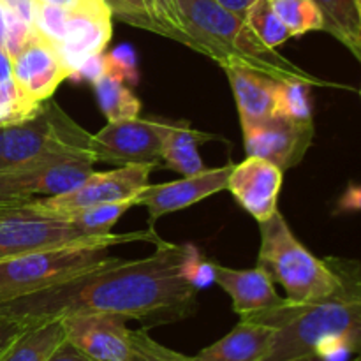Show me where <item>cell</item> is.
<instances>
[{"label":"cell","instance_id":"6da1fadb","mask_svg":"<svg viewBox=\"0 0 361 361\" xmlns=\"http://www.w3.org/2000/svg\"><path fill=\"white\" fill-rule=\"evenodd\" d=\"M152 256L109 257L62 282L0 305V316L25 326L73 314H115L147 326L173 323L196 309L197 289L212 279L210 261L192 243L159 240Z\"/></svg>","mask_w":361,"mask_h":361},{"label":"cell","instance_id":"7a4b0ae2","mask_svg":"<svg viewBox=\"0 0 361 361\" xmlns=\"http://www.w3.org/2000/svg\"><path fill=\"white\" fill-rule=\"evenodd\" d=\"M341 279L337 291L310 303H291L240 319L275 330L264 361L317 356L324 361H351L361 355V261L326 257Z\"/></svg>","mask_w":361,"mask_h":361},{"label":"cell","instance_id":"3957f363","mask_svg":"<svg viewBox=\"0 0 361 361\" xmlns=\"http://www.w3.org/2000/svg\"><path fill=\"white\" fill-rule=\"evenodd\" d=\"M183 30L190 48L210 56L221 67L238 66L275 80L326 85L282 56L279 49L264 46L247 21L215 0H178Z\"/></svg>","mask_w":361,"mask_h":361},{"label":"cell","instance_id":"277c9868","mask_svg":"<svg viewBox=\"0 0 361 361\" xmlns=\"http://www.w3.org/2000/svg\"><path fill=\"white\" fill-rule=\"evenodd\" d=\"M140 240L157 243L161 238H157L154 229L126 235L111 233L108 238L97 242L35 250L0 261V305L90 270L111 257V247Z\"/></svg>","mask_w":361,"mask_h":361},{"label":"cell","instance_id":"5b68a950","mask_svg":"<svg viewBox=\"0 0 361 361\" xmlns=\"http://www.w3.org/2000/svg\"><path fill=\"white\" fill-rule=\"evenodd\" d=\"M60 161L94 162V157L92 134L74 122L55 99L42 102L34 118L0 127V173Z\"/></svg>","mask_w":361,"mask_h":361},{"label":"cell","instance_id":"8992f818","mask_svg":"<svg viewBox=\"0 0 361 361\" xmlns=\"http://www.w3.org/2000/svg\"><path fill=\"white\" fill-rule=\"evenodd\" d=\"M257 267L284 288L291 303H310L337 291L341 279L326 259L314 256L295 236L281 212L261 222Z\"/></svg>","mask_w":361,"mask_h":361},{"label":"cell","instance_id":"52a82bcc","mask_svg":"<svg viewBox=\"0 0 361 361\" xmlns=\"http://www.w3.org/2000/svg\"><path fill=\"white\" fill-rule=\"evenodd\" d=\"M113 11L106 0H88L76 7H59L34 0L32 25L59 48L71 78L92 76V63L104 53L113 34Z\"/></svg>","mask_w":361,"mask_h":361},{"label":"cell","instance_id":"ba28073f","mask_svg":"<svg viewBox=\"0 0 361 361\" xmlns=\"http://www.w3.org/2000/svg\"><path fill=\"white\" fill-rule=\"evenodd\" d=\"M154 164H126L111 171H92L83 183L63 194L25 201L30 210L37 214H66L97 204L134 200L145 187L154 169Z\"/></svg>","mask_w":361,"mask_h":361},{"label":"cell","instance_id":"9c48e42d","mask_svg":"<svg viewBox=\"0 0 361 361\" xmlns=\"http://www.w3.org/2000/svg\"><path fill=\"white\" fill-rule=\"evenodd\" d=\"M109 235H88L59 215L30 210L23 201L18 203L11 214L0 219V261L35 250L97 242Z\"/></svg>","mask_w":361,"mask_h":361},{"label":"cell","instance_id":"30bf717a","mask_svg":"<svg viewBox=\"0 0 361 361\" xmlns=\"http://www.w3.org/2000/svg\"><path fill=\"white\" fill-rule=\"evenodd\" d=\"M175 123L140 116L108 122L97 134H92L94 162H109L115 166H157L162 161L166 140Z\"/></svg>","mask_w":361,"mask_h":361},{"label":"cell","instance_id":"8fae6325","mask_svg":"<svg viewBox=\"0 0 361 361\" xmlns=\"http://www.w3.org/2000/svg\"><path fill=\"white\" fill-rule=\"evenodd\" d=\"M94 162L60 161L0 173V204L23 203L73 190L90 175Z\"/></svg>","mask_w":361,"mask_h":361},{"label":"cell","instance_id":"7c38bea8","mask_svg":"<svg viewBox=\"0 0 361 361\" xmlns=\"http://www.w3.org/2000/svg\"><path fill=\"white\" fill-rule=\"evenodd\" d=\"M11 76L28 99L44 102L51 99L71 69L51 41L32 30L30 37L11 56Z\"/></svg>","mask_w":361,"mask_h":361},{"label":"cell","instance_id":"4fadbf2b","mask_svg":"<svg viewBox=\"0 0 361 361\" xmlns=\"http://www.w3.org/2000/svg\"><path fill=\"white\" fill-rule=\"evenodd\" d=\"M314 140V120H295L274 115L243 130L247 155H256L286 171L305 157Z\"/></svg>","mask_w":361,"mask_h":361},{"label":"cell","instance_id":"5bb4252c","mask_svg":"<svg viewBox=\"0 0 361 361\" xmlns=\"http://www.w3.org/2000/svg\"><path fill=\"white\" fill-rule=\"evenodd\" d=\"M66 341L94 361H127L130 330L115 314H73L62 317Z\"/></svg>","mask_w":361,"mask_h":361},{"label":"cell","instance_id":"9a60e30c","mask_svg":"<svg viewBox=\"0 0 361 361\" xmlns=\"http://www.w3.org/2000/svg\"><path fill=\"white\" fill-rule=\"evenodd\" d=\"M233 166L235 164L214 169L204 168L196 175L183 176L182 180L159 183V185L148 183L134 197V207L140 204V207L147 208L150 214V222H155L162 215L185 210V208L228 189V178L231 175Z\"/></svg>","mask_w":361,"mask_h":361},{"label":"cell","instance_id":"2e32d148","mask_svg":"<svg viewBox=\"0 0 361 361\" xmlns=\"http://www.w3.org/2000/svg\"><path fill=\"white\" fill-rule=\"evenodd\" d=\"M284 171L274 162L256 155H247L235 164L228 178V190L240 207L257 222H264L277 210Z\"/></svg>","mask_w":361,"mask_h":361},{"label":"cell","instance_id":"e0dca14e","mask_svg":"<svg viewBox=\"0 0 361 361\" xmlns=\"http://www.w3.org/2000/svg\"><path fill=\"white\" fill-rule=\"evenodd\" d=\"M210 270L214 282L228 293L233 302V310L240 317L264 312L286 302V298L277 295L274 281L263 268L235 270L210 261Z\"/></svg>","mask_w":361,"mask_h":361},{"label":"cell","instance_id":"ac0fdd59","mask_svg":"<svg viewBox=\"0 0 361 361\" xmlns=\"http://www.w3.org/2000/svg\"><path fill=\"white\" fill-rule=\"evenodd\" d=\"M231 85L242 130L275 115L279 80L238 66L222 67Z\"/></svg>","mask_w":361,"mask_h":361},{"label":"cell","instance_id":"d6986e66","mask_svg":"<svg viewBox=\"0 0 361 361\" xmlns=\"http://www.w3.org/2000/svg\"><path fill=\"white\" fill-rule=\"evenodd\" d=\"M275 330L256 321L240 323L221 341L197 353V361H264L270 353Z\"/></svg>","mask_w":361,"mask_h":361},{"label":"cell","instance_id":"ffe728a7","mask_svg":"<svg viewBox=\"0 0 361 361\" xmlns=\"http://www.w3.org/2000/svg\"><path fill=\"white\" fill-rule=\"evenodd\" d=\"M90 81L99 108H101L102 115L108 118V122H120V120H130L140 116L141 101L127 87L129 80L126 74L116 69L109 62L108 56H102L101 67Z\"/></svg>","mask_w":361,"mask_h":361},{"label":"cell","instance_id":"44dd1931","mask_svg":"<svg viewBox=\"0 0 361 361\" xmlns=\"http://www.w3.org/2000/svg\"><path fill=\"white\" fill-rule=\"evenodd\" d=\"M210 140H215L214 134L192 129L185 122H176L171 134L166 140L162 161L168 164V168L175 169L182 176L196 175L204 169L200 147Z\"/></svg>","mask_w":361,"mask_h":361},{"label":"cell","instance_id":"7402d4cb","mask_svg":"<svg viewBox=\"0 0 361 361\" xmlns=\"http://www.w3.org/2000/svg\"><path fill=\"white\" fill-rule=\"evenodd\" d=\"M63 341L66 331L60 319L28 326L0 361H46Z\"/></svg>","mask_w":361,"mask_h":361},{"label":"cell","instance_id":"603a6c76","mask_svg":"<svg viewBox=\"0 0 361 361\" xmlns=\"http://www.w3.org/2000/svg\"><path fill=\"white\" fill-rule=\"evenodd\" d=\"M324 18V32L334 35L361 63V21L355 0H314Z\"/></svg>","mask_w":361,"mask_h":361},{"label":"cell","instance_id":"cb8c5ba5","mask_svg":"<svg viewBox=\"0 0 361 361\" xmlns=\"http://www.w3.org/2000/svg\"><path fill=\"white\" fill-rule=\"evenodd\" d=\"M134 207V200L116 201V203L97 204V207L81 208V210L66 212V214H56L59 217L66 219L67 222L88 235H109L113 226L118 222V219L126 214L129 208Z\"/></svg>","mask_w":361,"mask_h":361},{"label":"cell","instance_id":"d4e9b609","mask_svg":"<svg viewBox=\"0 0 361 361\" xmlns=\"http://www.w3.org/2000/svg\"><path fill=\"white\" fill-rule=\"evenodd\" d=\"M271 6L291 37H300L307 32L324 30L323 13L314 0H271Z\"/></svg>","mask_w":361,"mask_h":361},{"label":"cell","instance_id":"484cf974","mask_svg":"<svg viewBox=\"0 0 361 361\" xmlns=\"http://www.w3.org/2000/svg\"><path fill=\"white\" fill-rule=\"evenodd\" d=\"M243 20L247 21L250 30L256 34V37L271 49H279L288 39H291L289 30L282 23L279 14L275 13L271 0H256L247 9Z\"/></svg>","mask_w":361,"mask_h":361},{"label":"cell","instance_id":"4316f807","mask_svg":"<svg viewBox=\"0 0 361 361\" xmlns=\"http://www.w3.org/2000/svg\"><path fill=\"white\" fill-rule=\"evenodd\" d=\"M42 108V102L28 99L21 92L13 76L0 81V127H11L34 118Z\"/></svg>","mask_w":361,"mask_h":361},{"label":"cell","instance_id":"83f0119b","mask_svg":"<svg viewBox=\"0 0 361 361\" xmlns=\"http://www.w3.org/2000/svg\"><path fill=\"white\" fill-rule=\"evenodd\" d=\"M275 115L295 120H312L310 85L303 81L279 80Z\"/></svg>","mask_w":361,"mask_h":361},{"label":"cell","instance_id":"f1b7e54d","mask_svg":"<svg viewBox=\"0 0 361 361\" xmlns=\"http://www.w3.org/2000/svg\"><path fill=\"white\" fill-rule=\"evenodd\" d=\"M113 11V16H118L126 23L134 27L147 28L168 37V30L159 21L152 0H106Z\"/></svg>","mask_w":361,"mask_h":361},{"label":"cell","instance_id":"f546056e","mask_svg":"<svg viewBox=\"0 0 361 361\" xmlns=\"http://www.w3.org/2000/svg\"><path fill=\"white\" fill-rule=\"evenodd\" d=\"M127 361H197L194 356L169 349L152 338L147 330H130V349Z\"/></svg>","mask_w":361,"mask_h":361},{"label":"cell","instance_id":"4dcf8cb0","mask_svg":"<svg viewBox=\"0 0 361 361\" xmlns=\"http://www.w3.org/2000/svg\"><path fill=\"white\" fill-rule=\"evenodd\" d=\"M152 2H154L159 21L168 30V37L175 39V41L182 42V44L190 48V41L187 37L185 30H183L182 18H180L178 0H152Z\"/></svg>","mask_w":361,"mask_h":361},{"label":"cell","instance_id":"1f68e13d","mask_svg":"<svg viewBox=\"0 0 361 361\" xmlns=\"http://www.w3.org/2000/svg\"><path fill=\"white\" fill-rule=\"evenodd\" d=\"M25 330H27V326L21 324L20 321L0 316V358L6 355L7 349L14 344V341H16Z\"/></svg>","mask_w":361,"mask_h":361},{"label":"cell","instance_id":"d6a6232c","mask_svg":"<svg viewBox=\"0 0 361 361\" xmlns=\"http://www.w3.org/2000/svg\"><path fill=\"white\" fill-rule=\"evenodd\" d=\"M355 212H361V183H349L335 207V214H355Z\"/></svg>","mask_w":361,"mask_h":361},{"label":"cell","instance_id":"836d02e7","mask_svg":"<svg viewBox=\"0 0 361 361\" xmlns=\"http://www.w3.org/2000/svg\"><path fill=\"white\" fill-rule=\"evenodd\" d=\"M46 361H94V360H90L88 356H85L83 353L78 351L73 344H69L67 341H63Z\"/></svg>","mask_w":361,"mask_h":361},{"label":"cell","instance_id":"e575fe53","mask_svg":"<svg viewBox=\"0 0 361 361\" xmlns=\"http://www.w3.org/2000/svg\"><path fill=\"white\" fill-rule=\"evenodd\" d=\"M0 2L32 23V7H34V0H0Z\"/></svg>","mask_w":361,"mask_h":361},{"label":"cell","instance_id":"d590c367","mask_svg":"<svg viewBox=\"0 0 361 361\" xmlns=\"http://www.w3.org/2000/svg\"><path fill=\"white\" fill-rule=\"evenodd\" d=\"M217 4H221L222 7H226V9L233 11L235 14H238V16H245L247 9H249L250 6H252L256 0H215Z\"/></svg>","mask_w":361,"mask_h":361},{"label":"cell","instance_id":"8d00e7d4","mask_svg":"<svg viewBox=\"0 0 361 361\" xmlns=\"http://www.w3.org/2000/svg\"><path fill=\"white\" fill-rule=\"evenodd\" d=\"M7 32H9V7L0 2V46L6 49Z\"/></svg>","mask_w":361,"mask_h":361},{"label":"cell","instance_id":"74e56055","mask_svg":"<svg viewBox=\"0 0 361 361\" xmlns=\"http://www.w3.org/2000/svg\"><path fill=\"white\" fill-rule=\"evenodd\" d=\"M7 78H11V56L0 46V81L7 80Z\"/></svg>","mask_w":361,"mask_h":361},{"label":"cell","instance_id":"f35d334b","mask_svg":"<svg viewBox=\"0 0 361 361\" xmlns=\"http://www.w3.org/2000/svg\"><path fill=\"white\" fill-rule=\"evenodd\" d=\"M37 2L51 4V6H59V7H76V6H81V4L88 2V0H37Z\"/></svg>","mask_w":361,"mask_h":361},{"label":"cell","instance_id":"ab89813d","mask_svg":"<svg viewBox=\"0 0 361 361\" xmlns=\"http://www.w3.org/2000/svg\"><path fill=\"white\" fill-rule=\"evenodd\" d=\"M18 203H13V204H0V219L6 217L7 214H11V212L14 210V207H16Z\"/></svg>","mask_w":361,"mask_h":361},{"label":"cell","instance_id":"60d3db41","mask_svg":"<svg viewBox=\"0 0 361 361\" xmlns=\"http://www.w3.org/2000/svg\"><path fill=\"white\" fill-rule=\"evenodd\" d=\"M356 4V9H358V16H360V21H361V0H355Z\"/></svg>","mask_w":361,"mask_h":361},{"label":"cell","instance_id":"b9f144b4","mask_svg":"<svg viewBox=\"0 0 361 361\" xmlns=\"http://www.w3.org/2000/svg\"><path fill=\"white\" fill-rule=\"evenodd\" d=\"M351 361H361V355H358V356H355V358H353Z\"/></svg>","mask_w":361,"mask_h":361},{"label":"cell","instance_id":"7bdbcfd3","mask_svg":"<svg viewBox=\"0 0 361 361\" xmlns=\"http://www.w3.org/2000/svg\"><path fill=\"white\" fill-rule=\"evenodd\" d=\"M305 358H298V360H289V361H303Z\"/></svg>","mask_w":361,"mask_h":361}]
</instances>
